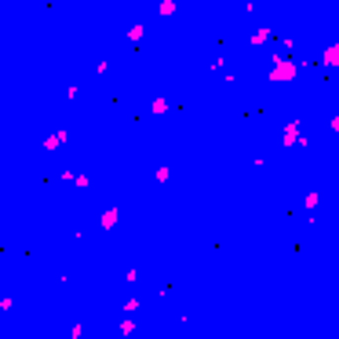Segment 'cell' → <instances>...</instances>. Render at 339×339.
I'll return each mask as SVG.
<instances>
[{
    "label": "cell",
    "instance_id": "cell-1",
    "mask_svg": "<svg viewBox=\"0 0 339 339\" xmlns=\"http://www.w3.org/2000/svg\"><path fill=\"white\" fill-rule=\"evenodd\" d=\"M270 77H274V80H292V77H296V66L285 62V59H277V62H274V73H270Z\"/></svg>",
    "mask_w": 339,
    "mask_h": 339
},
{
    "label": "cell",
    "instance_id": "cell-4",
    "mask_svg": "<svg viewBox=\"0 0 339 339\" xmlns=\"http://www.w3.org/2000/svg\"><path fill=\"white\" fill-rule=\"evenodd\" d=\"M332 131H339V113H336V117H332Z\"/></svg>",
    "mask_w": 339,
    "mask_h": 339
},
{
    "label": "cell",
    "instance_id": "cell-2",
    "mask_svg": "<svg viewBox=\"0 0 339 339\" xmlns=\"http://www.w3.org/2000/svg\"><path fill=\"white\" fill-rule=\"evenodd\" d=\"M321 59H325V66H328V70H339V48H336V44H332V48H328V51L321 55Z\"/></svg>",
    "mask_w": 339,
    "mask_h": 339
},
{
    "label": "cell",
    "instance_id": "cell-3",
    "mask_svg": "<svg viewBox=\"0 0 339 339\" xmlns=\"http://www.w3.org/2000/svg\"><path fill=\"white\" fill-rule=\"evenodd\" d=\"M285 143H299V124H288L285 128Z\"/></svg>",
    "mask_w": 339,
    "mask_h": 339
},
{
    "label": "cell",
    "instance_id": "cell-5",
    "mask_svg": "<svg viewBox=\"0 0 339 339\" xmlns=\"http://www.w3.org/2000/svg\"><path fill=\"white\" fill-rule=\"evenodd\" d=\"M336 48H339V40H336Z\"/></svg>",
    "mask_w": 339,
    "mask_h": 339
}]
</instances>
